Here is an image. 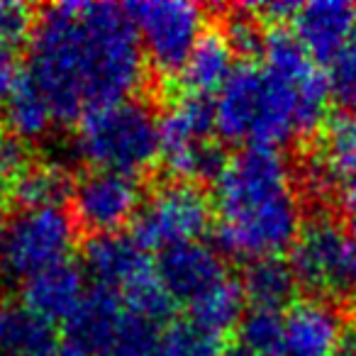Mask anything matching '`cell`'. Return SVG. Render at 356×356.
<instances>
[{
	"mask_svg": "<svg viewBox=\"0 0 356 356\" xmlns=\"http://www.w3.org/2000/svg\"><path fill=\"white\" fill-rule=\"evenodd\" d=\"M20 79L22 76H20V66H17L15 49L0 44V105L10 98L13 88H15Z\"/></svg>",
	"mask_w": 356,
	"mask_h": 356,
	"instance_id": "4dcf8cb0",
	"label": "cell"
},
{
	"mask_svg": "<svg viewBox=\"0 0 356 356\" xmlns=\"http://www.w3.org/2000/svg\"><path fill=\"white\" fill-rule=\"evenodd\" d=\"M252 356H286V354H283V349H278V351H266V354H252Z\"/></svg>",
	"mask_w": 356,
	"mask_h": 356,
	"instance_id": "8d00e7d4",
	"label": "cell"
},
{
	"mask_svg": "<svg viewBox=\"0 0 356 356\" xmlns=\"http://www.w3.org/2000/svg\"><path fill=\"white\" fill-rule=\"evenodd\" d=\"M83 264L100 288H108L120 298L156 276V264L149 259L147 249L134 242L132 234L93 237L83 249Z\"/></svg>",
	"mask_w": 356,
	"mask_h": 356,
	"instance_id": "7c38bea8",
	"label": "cell"
},
{
	"mask_svg": "<svg viewBox=\"0 0 356 356\" xmlns=\"http://www.w3.org/2000/svg\"><path fill=\"white\" fill-rule=\"evenodd\" d=\"M298 288L327 300L351 288L349 234L332 215H315L302 222L288 259Z\"/></svg>",
	"mask_w": 356,
	"mask_h": 356,
	"instance_id": "ba28073f",
	"label": "cell"
},
{
	"mask_svg": "<svg viewBox=\"0 0 356 356\" xmlns=\"http://www.w3.org/2000/svg\"><path fill=\"white\" fill-rule=\"evenodd\" d=\"M76 244V225L61 208L25 210L8 227L3 266L8 276L27 278L69 261Z\"/></svg>",
	"mask_w": 356,
	"mask_h": 356,
	"instance_id": "9c48e42d",
	"label": "cell"
},
{
	"mask_svg": "<svg viewBox=\"0 0 356 356\" xmlns=\"http://www.w3.org/2000/svg\"><path fill=\"white\" fill-rule=\"evenodd\" d=\"M215 103L210 98L184 93L159 118V139H161V161L166 171L181 184L205 181L222 173V149L213 142Z\"/></svg>",
	"mask_w": 356,
	"mask_h": 356,
	"instance_id": "5b68a950",
	"label": "cell"
},
{
	"mask_svg": "<svg viewBox=\"0 0 356 356\" xmlns=\"http://www.w3.org/2000/svg\"><path fill=\"white\" fill-rule=\"evenodd\" d=\"M239 344L252 354L283 349V312L252 307L239 325Z\"/></svg>",
	"mask_w": 356,
	"mask_h": 356,
	"instance_id": "d4e9b609",
	"label": "cell"
},
{
	"mask_svg": "<svg viewBox=\"0 0 356 356\" xmlns=\"http://www.w3.org/2000/svg\"><path fill=\"white\" fill-rule=\"evenodd\" d=\"M220 356H252V351L249 349H244L242 344H229V346H222V354Z\"/></svg>",
	"mask_w": 356,
	"mask_h": 356,
	"instance_id": "e575fe53",
	"label": "cell"
},
{
	"mask_svg": "<svg viewBox=\"0 0 356 356\" xmlns=\"http://www.w3.org/2000/svg\"><path fill=\"white\" fill-rule=\"evenodd\" d=\"M239 283L252 307H259V310L283 312V307L293 305L298 291L296 276L288 261H283L281 257L249 261Z\"/></svg>",
	"mask_w": 356,
	"mask_h": 356,
	"instance_id": "44dd1931",
	"label": "cell"
},
{
	"mask_svg": "<svg viewBox=\"0 0 356 356\" xmlns=\"http://www.w3.org/2000/svg\"><path fill=\"white\" fill-rule=\"evenodd\" d=\"M105 356H168L163 346L161 325H154L144 317L127 312Z\"/></svg>",
	"mask_w": 356,
	"mask_h": 356,
	"instance_id": "cb8c5ba5",
	"label": "cell"
},
{
	"mask_svg": "<svg viewBox=\"0 0 356 356\" xmlns=\"http://www.w3.org/2000/svg\"><path fill=\"white\" fill-rule=\"evenodd\" d=\"M244 302H247V296H244L242 283L227 276L213 291H208L195 302H191L188 322L198 327L203 334L222 341L225 337L232 334L242 325L244 315H247Z\"/></svg>",
	"mask_w": 356,
	"mask_h": 356,
	"instance_id": "ffe728a7",
	"label": "cell"
},
{
	"mask_svg": "<svg viewBox=\"0 0 356 356\" xmlns=\"http://www.w3.org/2000/svg\"><path fill=\"white\" fill-rule=\"evenodd\" d=\"M35 13L20 0H0V44L15 49L35 35Z\"/></svg>",
	"mask_w": 356,
	"mask_h": 356,
	"instance_id": "83f0119b",
	"label": "cell"
},
{
	"mask_svg": "<svg viewBox=\"0 0 356 356\" xmlns=\"http://www.w3.org/2000/svg\"><path fill=\"white\" fill-rule=\"evenodd\" d=\"M334 200H337V208H339L346 218L356 220V176L344 181V184L334 191Z\"/></svg>",
	"mask_w": 356,
	"mask_h": 356,
	"instance_id": "1f68e13d",
	"label": "cell"
},
{
	"mask_svg": "<svg viewBox=\"0 0 356 356\" xmlns=\"http://www.w3.org/2000/svg\"><path fill=\"white\" fill-rule=\"evenodd\" d=\"M327 74L291 30L264 35L261 64L244 61L215 100V129L244 147L278 149L322 127L330 103Z\"/></svg>",
	"mask_w": 356,
	"mask_h": 356,
	"instance_id": "7a4b0ae2",
	"label": "cell"
},
{
	"mask_svg": "<svg viewBox=\"0 0 356 356\" xmlns=\"http://www.w3.org/2000/svg\"><path fill=\"white\" fill-rule=\"evenodd\" d=\"M156 273L171 300L188 307L227 278V266L215 247L205 242H188L159 254Z\"/></svg>",
	"mask_w": 356,
	"mask_h": 356,
	"instance_id": "8fae6325",
	"label": "cell"
},
{
	"mask_svg": "<svg viewBox=\"0 0 356 356\" xmlns=\"http://www.w3.org/2000/svg\"><path fill=\"white\" fill-rule=\"evenodd\" d=\"M147 56L127 10L113 3H56L37 20L30 79L49 100L54 120L132 100L147 76Z\"/></svg>",
	"mask_w": 356,
	"mask_h": 356,
	"instance_id": "6da1fadb",
	"label": "cell"
},
{
	"mask_svg": "<svg viewBox=\"0 0 356 356\" xmlns=\"http://www.w3.org/2000/svg\"><path fill=\"white\" fill-rule=\"evenodd\" d=\"M327 86L332 100H337L341 110L356 113V32L349 44L337 54V59L327 66Z\"/></svg>",
	"mask_w": 356,
	"mask_h": 356,
	"instance_id": "484cf974",
	"label": "cell"
},
{
	"mask_svg": "<svg viewBox=\"0 0 356 356\" xmlns=\"http://www.w3.org/2000/svg\"><path fill=\"white\" fill-rule=\"evenodd\" d=\"M356 176V113L339 110L322 122L310 154L307 178L317 191H337Z\"/></svg>",
	"mask_w": 356,
	"mask_h": 356,
	"instance_id": "5bb4252c",
	"label": "cell"
},
{
	"mask_svg": "<svg viewBox=\"0 0 356 356\" xmlns=\"http://www.w3.org/2000/svg\"><path fill=\"white\" fill-rule=\"evenodd\" d=\"M27 168V149L15 134H0V188H10Z\"/></svg>",
	"mask_w": 356,
	"mask_h": 356,
	"instance_id": "f1b7e54d",
	"label": "cell"
},
{
	"mask_svg": "<svg viewBox=\"0 0 356 356\" xmlns=\"http://www.w3.org/2000/svg\"><path fill=\"white\" fill-rule=\"evenodd\" d=\"M356 32V6L344 0L302 3L293 15V35L315 64L330 66Z\"/></svg>",
	"mask_w": 356,
	"mask_h": 356,
	"instance_id": "4fadbf2b",
	"label": "cell"
},
{
	"mask_svg": "<svg viewBox=\"0 0 356 356\" xmlns=\"http://www.w3.org/2000/svg\"><path fill=\"white\" fill-rule=\"evenodd\" d=\"M341 320L337 307L322 298L298 300L283 315V354L337 356Z\"/></svg>",
	"mask_w": 356,
	"mask_h": 356,
	"instance_id": "9a60e30c",
	"label": "cell"
},
{
	"mask_svg": "<svg viewBox=\"0 0 356 356\" xmlns=\"http://www.w3.org/2000/svg\"><path fill=\"white\" fill-rule=\"evenodd\" d=\"M349 268H351V286L356 288V222L349 232Z\"/></svg>",
	"mask_w": 356,
	"mask_h": 356,
	"instance_id": "836d02e7",
	"label": "cell"
},
{
	"mask_svg": "<svg viewBox=\"0 0 356 356\" xmlns=\"http://www.w3.org/2000/svg\"><path fill=\"white\" fill-rule=\"evenodd\" d=\"M6 120L10 134L17 139H42L49 132L51 122H54V113H51L49 100L40 90V86L30 79L22 76L17 86L13 88L10 98L6 100Z\"/></svg>",
	"mask_w": 356,
	"mask_h": 356,
	"instance_id": "603a6c76",
	"label": "cell"
},
{
	"mask_svg": "<svg viewBox=\"0 0 356 356\" xmlns=\"http://www.w3.org/2000/svg\"><path fill=\"white\" fill-rule=\"evenodd\" d=\"M144 56L166 76L181 74L205 35V8L188 0H144L124 6Z\"/></svg>",
	"mask_w": 356,
	"mask_h": 356,
	"instance_id": "8992f818",
	"label": "cell"
},
{
	"mask_svg": "<svg viewBox=\"0 0 356 356\" xmlns=\"http://www.w3.org/2000/svg\"><path fill=\"white\" fill-rule=\"evenodd\" d=\"M59 339L49 320L20 302H0V356H56Z\"/></svg>",
	"mask_w": 356,
	"mask_h": 356,
	"instance_id": "d6986e66",
	"label": "cell"
},
{
	"mask_svg": "<svg viewBox=\"0 0 356 356\" xmlns=\"http://www.w3.org/2000/svg\"><path fill=\"white\" fill-rule=\"evenodd\" d=\"M215 237L242 261L291 252L302 227L300 195L291 163L278 149L244 147L215 181Z\"/></svg>",
	"mask_w": 356,
	"mask_h": 356,
	"instance_id": "3957f363",
	"label": "cell"
},
{
	"mask_svg": "<svg viewBox=\"0 0 356 356\" xmlns=\"http://www.w3.org/2000/svg\"><path fill=\"white\" fill-rule=\"evenodd\" d=\"M76 154L95 171L137 178L161 159L159 118L134 98L90 110L79 120Z\"/></svg>",
	"mask_w": 356,
	"mask_h": 356,
	"instance_id": "277c9868",
	"label": "cell"
},
{
	"mask_svg": "<svg viewBox=\"0 0 356 356\" xmlns=\"http://www.w3.org/2000/svg\"><path fill=\"white\" fill-rule=\"evenodd\" d=\"M337 356H356V315L341 322L339 341H337Z\"/></svg>",
	"mask_w": 356,
	"mask_h": 356,
	"instance_id": "d6a6232c",
	"label": "cell"
},
{
	"mask_svg": "<svg viewBox=\"0 0 356 356\" xmlns=\"http://www.w3.org/2000/svg\"><path fill=\"white\" fill-rule=\"evenodd\" d=\"M213 220V205L198 186L171 181L142 205L132 237L147 252L161 254L178 244L203 242Z\"/></svg>",
	"mask_w": 356,
	"mask_h": 356,
	"instance_id": "52a82bcc",
	"label": "cell"
},
{
	"mask_svg": "<svg viewBox=\"0 0 356 356\" xmlns=\"http://www.w3.org/2000/svg\"><path fill=\"white\" fill-rule=\"evenodd\" d=\"M124 315L127 310L122 298L108 288L95 286L86 293L83 302L66 320L64 344L74 346L86 356H105L118 337Z\"/></svg>",
	"mask_w": 356,
	"mask_h": 356,
	"instance_id": "2e32d148",
	"label": "cell"
},
{
	"mask_svg": "<svg viewBox=\"0 0 356 356\" xmlns=\"http://www.w3.org/2000/svg\"><path fill=\"white\" fill-rule=\"evenodd\" d=\"M234 49L229 44L225 32L208 30L195 49L191 51L188 61L184 64L178 79L184 86V93L200 95V98H210L213 93H220L222 86L234 74L237 64H234Z\"/></svg>",
	"mask_w": 356,
	"mask_h": 356,
	"instance_id": "ac0fdd59",
	"label": "cell"
},
{
	"mask_svg": "<svg viewBox=\"0 0 356 356\" xmlns=\"http://www.w3.org/2000/svg\"><path fill=\"white\" fill-rule=\"evenodd\" d=\"M229 44H232L234 54L244 56V59H252V56H261V47H264V37L257 30V20L249 15L244 17H232L225 30Z\"/></svg>",
	"mask_w": 356,
	"mask_h": 356,
	"instance_id": "f546056e",
	"label": "cell"
},
{
	"mask_svg": "<svg viewBox=\"0 0 356 356\" xmlns=\"http://www.w3.org/2000/svg\"><path fill=\"white\" fill-rule=\"evenodd\" d=\"M86 273L71 261L37 273L25 286V305L49 322L69 320L86 298Z\"/></svg>",
	"mask_w": 356,
	"mask_h": 356,
	"instance_id": "e0dca14e",
	"label": "cell"
},
{
	"mask_svg": "<svg viewBox=\"0 0 356 356\" xmlns=\"http://www.w3.org/2000/svg\"><path fill=\"white\" fill-rule=\"evenodd\" d=\"M74 215L81 227L98 234H118L134 225L142 210V186L137 178L113 171H90L74 186Z\"/></svg>",
	"mask_w": 356,
	"mask_h": 356,
	"instance_id": "30bf717a",
	"label": "cell"
},
{
	"mask_svg": "<svg viewBox=\"0 0 356 356\" xmlns=\"http://www.w3.org/2000/svg\"><path fill=\"white\" fill-rule=\"evenodd\" d=\"M8 227H10V225L6 222V215H3V210H0V259H3V249H6Z\"/></svg>",
	"mask_w": 356,
	"mask_h": 356,
	"instance_id": "d590c367",
	"label": "cell"
},
{
	"mask_svg": "<svg viewBox=\"0 0 356 356\" xmlns=\"http://www.w3.org/2000/svg\"><path fill=\"white\" fill-rule=\"evenodd\" d=\"M163 346L168 356H220L222 341L203 334L188 320L173 322L163 330Z\"/></svg>",
	"mask_w": 356,
	"mask_h": 356,
	"instance_id": "4316f807",
	"label": "cell"
},
{
	"mask_svg": "<svg viewBox=\"0 0 356 356\" xmlns=\"http://www.w3.org/2000/svg\"><path fill=\"white\" fill-rule=\"evenodd\" d=\"M10 198L25 210L61 208L66 198L74 193L69 173L56 163L27 166L15 184L10 186Z\"/></svg>",
	"mask_w": 356,
	"mask_h": 356,
	"instance_id": "7402d4cb",
	"label": "cell"
}]
</instances>
